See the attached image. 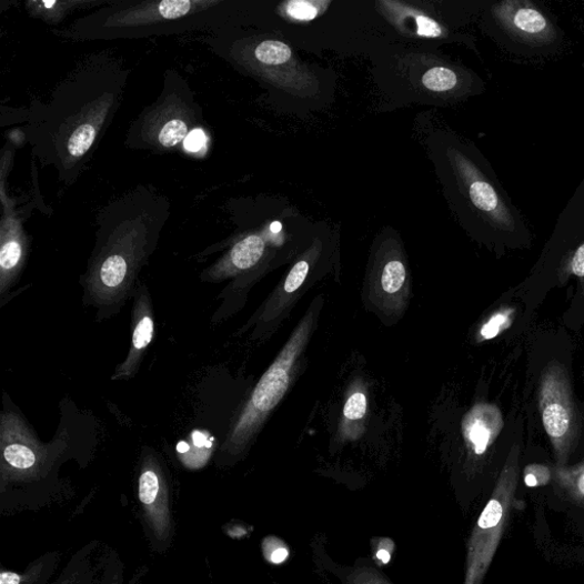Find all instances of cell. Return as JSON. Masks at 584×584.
I'll return each instance as SVG.
<instances>
[{"instance_id": "obj_24", "label": "cell", "mask_w": 584, "mask_h": 584, "mask_svg": "<svg viewBox=\"0 0 584 584\" xmlns=\"http://www.w3.org/2000/svg\"><path fill=\"white\" fill-rule=\"evenodd\" d=\"M548 480L550 472L541 466L527 469L525 474V484L531 487L545 484Z\"/></svg>"}, {"instance_id": "obj_18", "label": "cell", "mask_w": 584, "mask_h": 584, "mask_svg": "<svg viewBox=\"0 0 584 584\" xmlns=\"http://www.w3.org/2000/svg\"><path fill=\"white\" fill-rule=\"evenodd\" d=\"M329 4V2H303V0H295V2L285 3L283 11L289 18L296 21H312L322 13Z\"/></svg>"}, {"instance_id": "obj_28", "label": "cell", "mask_w": 584, "mask_h": 584, "mask_svg": "<svg viewBox=\"0 0 584 584\" xmlns=\"http://www.w3.org/2000/svg\"><path fill=\"white\" fill-rule=\"evenodd\" d=\"M377 557L380 558V561H382L384 564H386L391 560V554L386 550H381L377 553Z\"/></svg>"}, {"instance_id": "obj_19", "label": "cell", "mask_w": 584, "mask_h": 584, "mask_svg": "<svg viewBox=\"0 0 584 584\" xmlns=\"http://www.w3.org/2000/svg\"><path fill=\"white\" fill-rule=\"evenodd\" d=\"M189 137L187 123L181 119H173L161 129L159 133V143L164 148H173L179 145Z\"/></svg>"}, {"instance_id": "obj_23", "label": "cell", "mask_w": 584, "mask_h": 584, "mask_svg": "<svg viewBox=\"0 0 584 584\" xmlns=\"http://www.w3.org/2000/svg\"><path fill=\"white\" fill-rule=\"evenodd\" d=\"M366 412V397L362 393L353 394L345 404L344 415L350 421L363 419Z\"/></svg>"}, {"instance_id": "obj_2", "label": "cell", "mask_w": 584, "mask_h": 584, "mask_svg": "<svg viewBox=\"0 0 584 584\" xmlns=\"http://www.w3.org/2000/svg\"><path fill=\"white\" fill-rule=\"evenodd\" d=\"M311 326L312 318L308 316L264 373L222 447L224 454L238 456L243 453L261 430L270 412L282 400L289 386L292 365L308 344Z\"/></svg>"}, {"instance_id": "obj_9", "label": "cell", "mask_w": 584, "mask_h": 584, "mask_svg": "<svg viewBox=\"0 0 584 584\" xmlns=\"http://www.w3.org/2000/svg\"><path fill=\"white\" fill-rule=\"evenodd\" d=\"M503 426L502 415L491 405L474 407L464 422V435L476 454H483Z\"/></svg>"}, {"instance_id": "obj_1", "label": "cell", "mask_w": 584, "mask_h": 584, "mask_svg": "<svg viewBox=\"0 0 584 584\" xmlns=\"http://www.w3.org/2000/svg\"><path fill=\"white\" fill-rule=\"evenodd\" d=\"M0 514L23 513L29 486L46 481L54 466L52 454L19 414L6 410L0 419Z\"/></svg>"}, {"instance_id": "obj_4", "label": "cell", "mask_w": 584, "mask_h": 584, "mask_svg": "<svg viewBox=\"0 0 584 584\" xmlns=\"http://www.w3.org/2000/svg\"><path fill=\"white\" fill-rule=\"evenodd\" d=\"M140 520L152 552H169L175 540L177 525L169 474L158 454L144 449L138 474Z\"/></svg>"}, {"instance_id": "obj_16", "label": "cell", "mask_w": 584, "mask_h": 584, "mask_svg": "<svg viewBox=\"0 0 584 584\" xmlns=\"http://www.w3.org/2000/svg\"><path fill=\"white\" fill-rule=\"evenodd\" d=\"M544 425L548 435L555 440L563 437L570 429V416L566 409L558 403H551L545 406Z\"/></svg>"}, {"instance_id": "obj_14", "label": "cell", "mask_w": 584, "mask_h": 584, "mask_svg": "<svg viewBox=\"0 0 584 584\" xmlns=\"http://www.w3.org/2000/svg\"><path fill=\"white\" fill-rule=\"evenodd\" d=\"M470 197L479 210L489 214L502 213L503 205L494 189L481 179H472L470 182Z\"/></svg>"}, {"instance_id": "obj_6", "label": "cell", "mask_w": 584, "mask_h": 584, "mask_svg": "<svg viewBox=\"0 0 584 584\" xmlns=\"http://www.w3.org/2000/svg\"><path fill=\"white\" fill-rule=\"evenodd\" d=\"M154 330V312L149 290L145 284H141L135 291L132 312V343L129 356L115 367L112 381H131L135 377L153 341Z\"/></svg>"}, {"instance_id": "obj_31", "label": "cell", "mask_w": 584, "mask_h": 584, "mask_svg": "<svg viewBox=\"0 0 584 584\" xmlns=\"http://www.w3.org/2000/svg\"><path fill=\"white\" fill-rule=\"evenodd\" d=\"M131 584H133V583H131Z\"/></svg>"}, {"instance_id": "obj_13", "label": "cell", "mask_w": 584, "mask_h": 584, "mask_svg": "<svg viewBox=\"0 0 584 584\" xmlns=\"http://www.w3.org/2000/svg\"><path fill=\"white\" fill-rule=\"evenodd\" d=\"M509 22L516 33L526 38H544L550 32L545 16L531 8L516 9Z\"/></svg>"}, {"instance_id": "obj_20", "label": "cell", "mask_w": 584, "mask_h": 584, "mask_svg": "<svg viewBox=\"0 0 584 584\" xmlns=\"http://www.w3.org/2000/svg\"><path fill=\"white\" fill-rule=\"evenodd\" d=\"M405 279L404 265L399 261H392L384 269L382 285L389 294H395L403 286Z\"/></svg>"}, {"instance_id": "obj_30", "label": "cell", "mask_w": 584, "mask_h": 584, "mask_svg": "<svg viewBox=\"0 0 584 584\" xmlns=\"http://www.w3.org/2000/svg\"><path fill=\"white\" fill-rule=\"evenodd\" d=\"M280 228H281V225L279 223H274L272 225V229H273L274 232H278L280 230Z\"/></svg>"}, {"instance_id": "obj_17", "label": "cell", "mask_w": 584, "mask_h": 584, "mask_svg": "<svg viewBox=\"0 0 584 584\" xmlns=\"http://www.w3.org/2000/svg\"><path fill=\"white\" fill-rule=\"evenodd\" d=\"M424 87L432 92H449L456 87L457 77L447 68H433L423 77Z\"/></svg>"}, {"instance_id": "obj_5", "label": "cell", "mask_w": 584, "mask_h": 584, "mask_svg": "<svg viewBox=\"0 0 584 584\" xmlns=\"http://www.w3.org/2000/svg\"><path fill=\"white\" fill-rule=\"evenodd\" d=\"M515 486L514 472H506L480 516L470 540L465 584H482L503 536Z\"/></svg>"}, {"instance_id": "obj_21", "label": "cell", "mask_w": 584, "mask_h": 584, "mask_svg": "<svg viewBox=\"0 0 584 584\" xmlns=\"http://www.w3.org/2000/svg\"><path fill=\"white\" fill-rule=\"evenodd\" d=\"M309 263L305 261L299 262L292 268L284 282V290L288 294H292V292H295L301 288L309 274Z\"/></svg>"}, {"instance_id": "obj_10", "label": "cell", "mask_w": 584, "mask_h": 584, "mask_svg": "<svg viewBox=\"0 0 584 584\" xmlns=\"http://www.w3.org/2000/svg\"><path fill=\"white\" fill-rule=\"evenodd\" d=\"M100 541H90L68 561L52 584H97L100 574Z\"/></svg>"}, {"instance_id": "obj_11", "label": "cell", "mask_w": 584, "mask_h": 584, "mask_svg": "<svg viewBox=\"0 0 584 584\" xmlns=\"http://www.w3.org/2000/svg\"><path fill=\"white\" fill-rule=\"evenodd\" d=\"M62 560L58 551L46 553L29 563L21 572L3 568L0 584H50Z\"/></svg>"}, {"instance_id": "obj_3", "label": "cell", "mask_w": 584, "mask_h": 584, "mask_svg": "<svg viewBox=\"0 0 584 584\" xmlns=\"http://www.w3.org/2000/svg\"><path fill=\"white\" fill-rule=\"evenodd\" d=\"M145 241L137 231L109 243L85 278L87 295L97 308L120 306L129 298L147 258Z\"/></svg>"}, {"instance_id": "obj_26", "label": "cell", "mask_w": 584, "mask_h": 584, "mask_svg": "<svg viewBox=\"0 0 584 584\" xmlns=\"http://www.w3.org/2000/svg\"><path fill=\"white\" fill-rule=\"evenodd\" d=\"M205 143V137L202 131L195 130L192 133L189 134V137L185 140V148L189 151H199L202 147H204Z\"/></svg>"}, {"instance_id": "obj_7", "label": "cell", "mask_w": 584, "mask_h": 584, "mask_svg": "<svg viewBox=\"0 0 584 584\" xmlns=\"http://www.w3.org/2000/svg\"><path fill=\"white\" fill-rule=\"evenodd\" d=\"M27 260V241L19 223L4 220L0 236V294L18 281Z\"/></svg>"}, {"instance_id": "obj_29", "label": "cell", "mask_w": 584, "mask_h": 584, "mask_svg": "<svg viewBox=\"0 0 584 584\" xmlns=\"http://www.w3.org/2000/svg\"><path fill=\"white\" fill-rule=\"evenodd\" d=\"M577 490L582 495H584V473L580 476L577 481Z\"/></svg>"}, {"instance_id": "obj_22", "label": "cell", "mask_w": 584, "mask_h": 584, "mask_svg": "<svg viewBox=\"0 0 584 584\" xmlns=\"http://www.w3.org/2000/svg\"><path fill=\"white\" fill-rule=\"evenodd\" d=\"M510 325V318L507 313H497L492 316L489 322L481 330V335L484 340H492L499 335L500 332Z\"/></svg>"}, {"instance_id": "obj_15", "label": "cell", "mask_w": 584, "mask_h": 584, "mask_svg": "<svg viewBox=\"0 0 584 584\" xmlns=\"http://www.w3.org/2000/svg\"><path fill=\"white\" fill-rule=\"evenodd\" d=\"M124 564L117 551L103 546L100 553V574L97 584H123Z\"/></svg>"}, {"instance_id": "obj_27", "label": "cell", "mask_w": 584, "mask_h": 584, "mask_svg": "<svg viewBox=\"0 0 584 584\" xmlns=\"http://www.w3.org/2000/svg\"><path fill=\"white\" fill-rule=\"evenodd\" d=\"M572 272L580 278L584 276V244L576 250L572 260Z\"/></svg>"}, {"instance_id": "obj_12", "label": "cell", "mask_w": 584, "mask_h": 584, "mask_svg": "<svg viewBox=\"0 0 584 584\" xmlns=\"http://www.w3.org/2000/svg\"><path fill=\"white\" fill-rule=\"evenodd\" d=\"M318 566H321L336 576L339 584H394L377 567L362 564L355 566H340L332 563L323 550L314 548ZM332 584V583H328Z\"/></svg>"}, {"instance_id": "obj_8", "label": "cell", "mask_w": 584, "mask_h": 584, "mask_svg": "<svg viewBox=\"0 0 584 584\" xmlns=\"http://www.w3.org/2000/svg\"><path fill=\"white\" fill-rule=\"evenodd\" d=\"M265 252V242L259 235H249L239 241L219 263L202 274L203 281L219 282L241 271L255 266Z\"/></svg>"}, {"instance_id": "obj_25", "label": "cell", "mask_w": 584, "mask_h": 584, "mask_svg": "<svg viewBox=\"0 0 584 584\" xmlns=\"http://www.w3.org/2000/svg\"><path fill=\"white\" fill-rule=\"evenodd\" d=\"M274 551L264 548L268 560L274 564H280L284 562L289 555L288 550L284 546H280L281 542L273 540Z\"/></svg>"}]
</instances>
